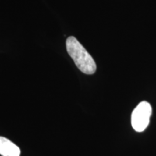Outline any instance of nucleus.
Segmentation results:
<instances>
[{
	"label": "nucleus",
	"instance_id": "f257e3e1",
	"mask_svg": "<svg viewBox=\"0 0 156 156\" xmlns=\"http://www.w3.org/2000/svg\"><path fill=\"white\" fill-rule=\"evenodd\" d=\"M66 48L70 57L82 73L86 75H93L95 73L97 69L95 62L75 37H68Z\"/></svg>",
	"mask_w": 156,
	"mask_h": 156
},
{
	"label": "nucleus",
	"instance_id": "f03ea898",
	"mask_svg": "<svg viewBox=\"0 0 156 156\" xmlns=\"http://www.w3.org/2000/svg\"><path fill=\"white\" fill-rule=\"evenodd\" d=\"M152 114V107L147 101H142L132 113L131 123L136 132H143L147 127Z\"/></svg>",
	"mask_w": 156,
	"mask_h": 156
},
{
	"label": "nucleus",
	"instance_id": "7ed1b4c3",
	"mask_svg": "<svg viewBox=\"0 0 156 156\" xmlns=\"http://www.w3.org/2000/svg\"><path fill=\"white\" fill-rule=\"evenodd\" d=\"M0 155L2 156H20V149L10 140L0 136Z\"/></svg>",
	"mask_w": 156,
	"mask_h": 156
}]
</instances>
